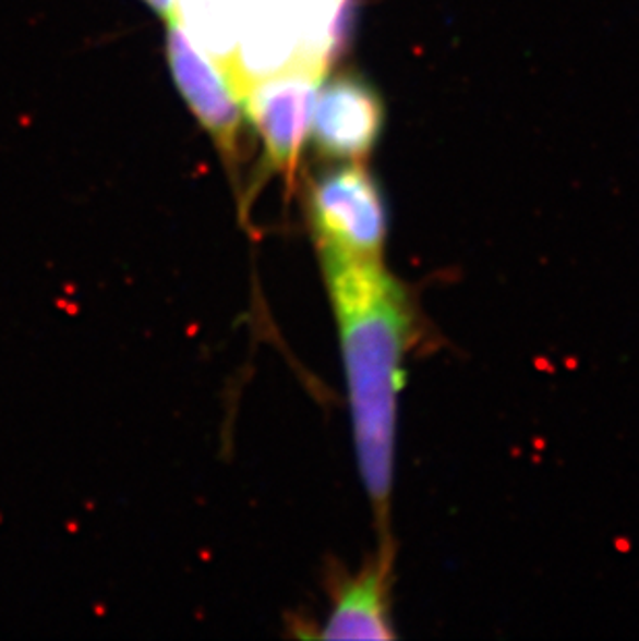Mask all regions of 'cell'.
<instances>
[{
	"mask_svg": "<svg viewBox=\"0 0 639 641\" xmlns=\"http://www.w3.org/2000/svg\"><path fill=\"white\" fill-rule=\"evenodd\" d=\"M318 257L339 332L363 488L378 528L386 532L397 403L413 341V310L403 285L386 270L384 257Z\"/></svg>",
	"mask_w": 639,
	"mask_h": 641,
	"instance_id": "obj_1",
	"label": "cell"
},
{
	"mask_svg": "<svg viewBox=\"0 0 639 641\" xmlns=\"http://www.w3.org/2000/svg\"><path fill=\"white\" fill-rule=\"evenodd\" d=\"M349 0H237L241 98L252 82L285 66L316 64L328 71L341 46Z\"/></svg>",
	"mask_w": 639,
	"mask_h": 641,
	"instance_id": "obj_2",
	"label": "cell"
},
{
	"mask_svg": "<svg viewBox=\"0 0 639 641\" xmlns=\"http://www.w3.org/2000/svg\"><path fill=\"white\" fill-rule=\"evenodd\" d=\"M308 218L318 254L384 257L386 206L363 162L322 172L308 190Z\"/></svg>",
	"mask_w": 639,
	"mask_h": 641,
	"instance_id": "obj_3",
	"label": "cell"
},
{
	"mask_svg": "<svg viewBox=\"0 0 639 641\" xmlns=\"http://www.w3.org/2000/svg\"><path fill=\"white\" fill-rule=\"evenodd\" d=\"M326 73L316 64H291L252 82L239 98L264 144L268 171L282 174L289 185L298 177L318 87Z\"/></svg>",
	"mask_w": 639,
	"mask_h": 641,
	"instance_id": "obj_4",
	"label": "cell"
},
{
	"mask_svg": "<svg viewBox=\"0 0 639 641\" xmlns=\"http://www.w3.org/2000/svg\"><path fill=\"white\" fill-rule=\"evenodd\" d=\"M167 57L174 86L208 131L222 160L234 167L241 154V102L213 61L188 38L179 22H167Z\"/></svg>",
	"mask_w": 639,
	"mask_h": 641,
	"instance_id": "obj_5",
	"label": "cell"
},
{
	"mask_svg": "<svg viewBox=\"0 0 639 641\" xmlns=\"http://www.w3.org/2000/svg\"><path fill=\"white\" fill-rule=\"evenodd\" d=\"M383 129V98L365 80L342 73L319 84L310 133L322 156L363 162L378 144Z\"/></svg>",
	"mask_w": 639,
	"mask_h": 641,
	"instance_id": "obj_6",
	"label": "cell"
},
{
	"mask_svg": "<svg viewBox=\"0 0 639 641\" xmlns=\"http://www.w3.org/2000/svg\"><path fill=\"white\" fill-rule=\"evenodd\" d=\"M322 640H393L388 610V555H381L345 579L324 620Z\"/></svg>",
	"mask_w": 639,
	"mask_h": 641,
	"instance_id": "obj_7",
	"label": "cell"
},
{
	"mask_svg": "<svg viewBox=\"0 0 639 641\" xmlns=\"http://www.w3.org/2000/svg\"><path fill=\"white\" fill-rule=\"evenodd\" d=\"M174 20L222 73L234 94L239 50L237 0H174Z\"/></svg>",
	"mask_w": 639,
	"mask_h": 641,
	"instance_id": "obj_8",
	"label": "cell"
},
{
	"mask_svg": "<svg viewBox=\"0 0 639 641\" xmlns=\"http://www.w3.org/2000/svg\"><path fill=\"white\" fill-rule=\"evenodd\" d=\"M146 2L154 13H158L165 22L174 17V0H142Z\"/></svg>",
	"mask_w": 639,
	"mask_h": 641,
	"instance_id": "obj_9",
	"label": "cell"
}]
</instances>
